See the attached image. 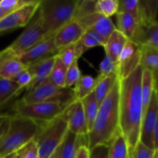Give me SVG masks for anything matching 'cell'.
<instances>
[{
	"instance_id": "cell-53",
	"label": "cell",
	"mask_w": 158,
	"mask_h": 158,
	"mask_svg": "<svg viewBox=\"0 0 158 158\" xmlns=\"http://www.w3.org/2000/svg\"><path fill=\"white\" fill-rule=\"evenodd\" d=\"M128 158H131V157H130V155H129V157H128Z\"/></svg>"
},
{
	"instance_id": "cell-22",
	"label": "cell",
	"mask_w": 158,
	"mask_h": 158,
	"mask_svg": "<svg viewBox=\"0 0 158 158\" xmlns=\"http://www.w3.org/2000/svg\"><path fill=\"white\" fill-rule=\"evenodd\" d=\"M129 148L124 137L119 130L109 143L108 158H128Z\"/></svg>"
},
{
	"instance_id": "cell-35",
	"label": "cell",
	"mask_w": 158,
	"mask_h": 158,
	"mask_svg": "<svg viewBox=\"0 0 158 158\" xmlns=\"http://www.w3.org/2000/svg\"><path fill=\"white\" fill-rule=\"evenodd\" d=\"M20 158H39V151L33 139L17 151Z\"/></svg>"
},
{
	"instance_id": "cell-49",
	"label": "cell",
	"mask_w": 158,
	"mask_h": 158,
	"mask_svg": "<svg viewBox=\"0 0 158 158\" xmlns=\"http://www.w3.org/2000/svg\"><path fill=\"white\" fill-rule=\"evenodd\" d=\"M152 158H158V149H155L154 151V154H153Z\"/></svg>"
},
{
	"instance_id": "cell-43",
	"label": "cell",
	"mask_w": 158,
	"mask_h": 158,
	"mask_svg": "<svg viewBox=\"0 0 158 158\" xmlns=\"http://www.w3.org/2000/svg\"><path fill=\"white\" fill-rule=\"evenodd\" d=\"M75 158H89V149L88 147L86 145L80 147L77 150Z\"/></svg>"
},
{
	"instance_id": "cell-52",
	"label": "cell",
	"mask_w": 158,
	"mask_h": 158,
	"mask_svg": "<svg viewBox=\"0 0 158 158\" xmlns=\"http://www.w3.org/2000/svg\"><path fill=\"white\" fill-rule=\"evenodd\" d=\"M140 3H141V0H140Z\"/></svg>"
},
{
	"instance_id": "cell-26",
	"label": "cell",
	"mask_w": 158,
	"mask_h": 158,
	"mask_svg": "<svg viewBox=\"0 0 158 158\" xmlns=\"http://www.w3.org/2000/svg\"><path fill=\"white\" fill-rule=\"evenodd\" d=\"M97 84V78H94L89 75H82L74 85V94L76 99L83 100L89 94L94 92Z\"/></svg>"
},
{
	"instance_id": "cell-23",
	"label": "cell",
	"mask_w": 158,
	"mask_h": 158,
	"mask_svg": "<svg viewBox=\"0 0 158 158\" xmlns=\"http://www.w3.org/2000/svg\"><path fill=\"white\" fill-rule=\"evenodd\" d=\"M154 73H153V71L143 68L141 83L143 117L144 116L145 113L148 110L150 101H151V96L154 92Z\"/></svg>"
},
{
	"instance_id": "cell-18",
	"label": "cell",
	"mask_w": 158,
	"mask_h": 158,
	"mask_svg": "<svg viewBox=\"0 0 158 158\" xmlns=\"http://www.w3.org/2000/svg\"><path fill=\"white\" fill-rule=\"evenodd\" d=\"M77 21L83 26L84 30L89 29H92L102 35L106 40L113 32L117 29L110 19L97 12Z\"/></svg>"
},
{
	"instance_id": "cell-25",
	"label": "cell",
	"mask_w": 158,
	"mask_h": 158,
	"mask_svg": "<svg viewBox=\"0 0 158 158\" xmlns=\"http://www.w3.org/2000/svg\"><path fill=\"white\" fill-rule=\"evenodd\" d=\"M81 102L83 111H84L85 117H86L88 133H89L94 126L99 109V105L97 101V99H96L94 91L89 94L87 97L81 100Z\"/></svg>"
},
{
	"instance_id": "cell-46",
	"label": "cell",
	"mask_w": 158,
	"mask_h": 158,
	"mask_svg": "<svg viewBox=\"0 0 158 158\" xmlns=\"http://www.w3.org/2000/svg\"><path fill=\"white\" fill-rule=\"evenodd\" d=\"M11 115H6V114H0V124L2 123L4 120H6V119L9 118Z\"/></svg>"
},
{
	"instance_id": "cell-42",
	"label": "cell",
	"mask_w": 158,
	"mask_h": 158,
	"mask_svg": "<svg viewBox=\"0 0 158 158\" xmlns=\"http://www.w3.org/2000/svg\"><path fill=\"white\" fill-rule=\"evenodd\" d=\"M12 117V116H10L9 118L6 119V120H4V121L0 124V140L6 135V134L8 132V131H9Z\"/></svg>"
},
{
	"instance_id": "cell-4",
	"label": "cell",
	"mask_w": 158,
	"mask_h": 158,
	"mask_svg": "<svg viewBox=\"0 0 158 158\" xmlns=\"http://www.w3.org/2000/svg\"><path fill=\"white\" fill-rule=\"evenodd\" d=\"M77 0H41L37 14L49 36L73 19Z\"/></svg>"
},
{
	"instance_id": "cell-27",
	"label": "cell",
	"mask_w": 158,
	"mask_h": 158,
	"mask_svg": "<svg viewBox=\"0 0 158 158\" xmlns=\"http://www.w3.org/2000/svg\"><path fill=\"white\" fill-rule=\"evenodd\" d=\"M140 46V66L153 72L158 71V49L145 45Z\"/></svg>"
},
{
	"instance_id": "cell-40",
	"label": "cell",
	"mask_w": 158,
	"mask_h": 158,
	"mask_svg": "<svg viewBox=\"0 0 158 158\" xmlns=\"http://www.w3.org/2000/svg\"><path fill=\"white\" fill-rule=\"evenodd\" d=\"M109 144H100L89 150V158H108Z\"/></svg>"
},
{
	"instance_id": "cell-30",
	"label": "cell",
	"mask_w": 158,
	"mask_h": 158,
	"mask_svg": "<svg viewBox=\"0 0 158 158\" xmlns=\"http://www.w3.org/2000/svg\"><path fill=\"white\" fill-rule=\"evenodd\" d=\"M139 45H145L158 49V22L157 20L143 27Z\"/></svg>"
},
{
	"instance_id": "cell-45",
	"label": "cell",
	"mask_w": 158,
	"mask_h": 158,
	"mask_svg": "<svg viewBox=\"0 0 158 158\" xmlns=\"http://www.w3.org/2000/svg\"><path fill=\"white\" fill-rule=\"evenodd\" d=\"M154 73V90L155 92L156 96L158 100V71H155Z\"/></svg>"
},
{
	"instance_id": "cell-50",
	"label": "cell",
	"mask_w": 158,
	"mask_h": 158,
	"mask_svg": "<svg viewBox=\"0 0 158 158\" xmlns=\"http://www.w3.org/2000/svg\"><path fill=\"white\" fill-rule=\"evenodd\" d=\"M16 154H17V153H16ZM15 158H20V157L18 155V154H16V157H15Z\"/></svg>"
},
{
	"instance_id": "cell-20",
	"label": "cell",
	"mask_w": 158,
	"mask_h": 158,
	"mask_svg": "<svg viewBox=\"0 0 158 158\" xmlns=\"http://www.w3.org/2000/svg\"><path fill=\"white\" fill-rule=\"evenodd\" d=\"M128 42V39L120 31L116 29L106 40L103 46L106 52V56L112 59L114 61L117 62L120 52Z\"/></svg>"
},
{
	"instance_id": "cell-11",
	"label": "cell",
	"mask_w": 158,
	"mask_h": 158,
	"mask_svg": "<svg viewBox=\"0 0 158 158\" xmlns=\"http://www.w3.org/2000/svg\"><path fill=\"white\" fill-rule=\"evenodd\" d=\"M60 116L68 125V129L78 136H87L88 129L83 105L80 100H75L66 106Z\"/></svg>"
},
{
	"instance_id": "cell-31",
	"label": "cell",
	"mask_w": 158,
	"mask_h": 158,
	"mask_svg": "<svg viewBox=\"0 0 158 158\" xmlns=\"http://www.w3.org/2000/svg\"><path fill=\"white\" fill-rule=\"evenodd\" d=\"M118 6L117 0H97L95 11L97 13L110 18L118 12Z\"/></svg>"
},
{
	"instance_id": "cell-29",
	"label": "cell",
	"mask_w": 158,
	"mask_h": 158,
	"mask_svg": "<svg viewBox=\"0 0 158 158\" xmlns=\"http://www.w3.org/2000/svg\"><path fill=\"white\" fill-rule=\"evenodd\" d=\"M67 68V66L60 60V57L58 56H56L55 63L52 66L48 80L55 86H59V87H65Z\"/></svg>"
},
{
	"instance_id": "cell-7",
	"label": "cell",
	"mask_w": 158,
	"mask_h": 158,
	"mask_svg": "<svg viewBox=\"0 0 158 158\" xmlns=\"http://www.w3.org/2000/svg\"><path fill=\"white\" fill-rule=\"evenodd\" d=\"M63 108L56 103L38 102L25 103L19 100L14 105L13 116L30 119L40 123H47L61 114Z\"/></svg>"
},
{
	"instance_id": "cell-41",
	"label": "cell",
	"mask_w": 158,
	"mask_h": 158,
	"mask_svg": "<svg viewBox=\"0 0 158 158\" xmlns=\"http://www.w3.org/2000/svg\"><path fill=\"white\" fill-rule=\"evenodd\" d=\"M80 41L81 42L82 44L84 46V47L86 49H90V48L93 47H96V46H101V43L88 31H85L83 35H82L81 39L80 40Z\"/></svg>"
},
{
	"instance_id": "cell-51",
	"label": "cell",
	"mask_w": 158,
	"mask_h": 158,
	"mask_svg": "<svg viewBox=\"0 0 158 158\" xmlns=\"http://www.w3.org/2000/svg\"><path fill=\"white\" fill-rule=\"evenodd\" d=\"M2 0H0V2H2Z\"/></svg>"
},
{
	"instance_id": "cell-12",
	"label": "cell",
	"mask_w": 158,
	"mask_h": 158,
	"mask_svg": "<svg viewBox=\"0 0 158 158\" xmlns=\"http://www.w3.org/2000/svg\"><path fill=\"white\" fill-rule=\"evenodd\" d=\"M58 51L54 43L53 35H52L23 52L19 57L22 63L29 67L48 58L55 56L58 54Z\"/></svg>"
},
{
	"instance_id": "cell-36",
	"label": "cell",
	"mask_w": 158,
	"mask_h": 158,
	"mask_svg": "<svg viewBox=\"0 0 158 158\" xmlns=\"http://www.w3.org/2000/svg\"><path fill=\"white\" fill-rule=\"evenodd\" d=\"M117 73V62L106 56L100 65V77H105L112 73Z\"/></svg>"
},
{
	"instance_id": "cell-47",
	"label": "cell",
	"mask_w": 158,
	"mask_h": 158,
	"mask_svg": "<svg viewBox=\"0 0 158 158\" xmlns=\"http://www.w3.org/2000/svg\"><path fill=\"white\" fill-rule=\"evenodd\" d=\"M7 14H9V12H7L6 11H5L2 8L0 7V19H2L4 16H6Z\"/></svg>"
},
{
	"instance_id": "cell-38",
	"label": "cell",
	"mask_w": 158,
	"mask_h": 158,
	"mask_svg": "<svg viewBox=\"0 0 158 158\" xmlns=\"http://www.w3.org/2000/svg\"><path fill=\"white\" fill-rule=\"evenodd\" d=\"M154 151L139 141L134 151L129 153V155L131 158H152Z\"/></svg>"
},
{
	"instance_id": "cell-32",
	"label": "cell",
	"mask_w": 158,
	"mask_h": 158,
	"mask_svg": "<svg viewBox=\"0 0 158 158\" xmlns=\"http://www.w3.org/2000/svg\"><path fill=\"white\" fill-rule=\"evenodd\" d=\"M81 76V72H80L78 66V60L76 59L67 68L65 87L72 88V86L77 83Z\"/></svg>"
},
{
	"instance_id": "cell-28",
	"label": "cell",
	"mask_w": 158,
	"mask_h": 158,
	"mask_svg": "<svg viewBox=\"0 0 158 158\" xmlns=\"http://www.w3.org/2000/svg\"><path fill=\"white\" fill-rule=\"evenodd\" d=\"M20 93L19 86L15 82L0 77V109Z\"/></svg>"
},
{
	"instance_id": "cell-13",
	"label": "cell",
	"mask_w": 158,
	"mask_h": 158,
	"mask_svg": "<svg viewBox=\"0 0 158 158\" xmlns=\"http://www.w3.org/2000/svg\"><path fill=\"white\" fill-rule=\"evenodd\" d=\"M158 114V100L155 92H153L148 110L142 119L140 141L145 146L154 150V133Z\"/></svg>"
},
{
	"instance_id": "cell-1",
	"label": "cell",
	"mask_w": 158,
	"mask_h": 158,
	"mask_svg": "<svg viewBox=\"0 0 158 158\" xmlns=\"http://www.w3.org/2000/svg\"><path fill=\"white\" fill-rule=\"evenodd\" d=\"M143 69L139 66L131 75L120 80V130L127 143L129 153L140 141L143 118L141 83Z\"/></svg>"
},
{
	"instance_id": "cell-15",
	"label": "cell",
	"mask_w": 158,
	"mask_h": 158,
	"mask_svg": "<svg viewBox=\"0 0 158 158\" xmlns=\"http://www.w3.org/2000/svg\"><path fill=\"white\" fill-rule=\"evenodd\" d=\"M116 15L117 29L120 31L128 40L139 45L144 26L134 15L128 12H117Z\"/></svg>"
},
{
	"instance_id": "cell-24",
	"label": "cell",
	"mask_w": 158,
	"mask_h": 158,
	"mask_svg": "<svg viewBox=\"0 0 158 158\" xmlns=\"http://www.w3.org/2000/svg\"><path fill=\"white\" fill-rule=\"evenodd\" d=\"M118 12H128L136 17L144 26L148 25V20L140 0H117Z\"/></svg>"
},
{
	"instance_id": "cell-19",
	"label": "cell",
	"mask_w": 158,
	"mask_h": 158,
	"mask_svg": "<svg viewBox=\"0 0 158 158\" xmlns=\"http://www.w3.org/2000/svg\"><path fill=\"white\" fill-rule=\"evenodd\" d=\"M55 59L56 56L28 67L32 72L33 79L30 84L25 89L26 93L32 90L49 79L51 70L55 63Z\"/></svg>"
},
{
	"instance_id": "cell-14",
	"label": "cell",
	"mask_w": 158,
	"mask_h": 158,
	"mask_svg": "<svg viewBox=\"0 0 158 158\" xmlns=\"http://www.w3.org/2000/svg\"><path fill=\"white\" fill-rule=\"evenodd\" d=\"M85 30L77 20L72 19L54 33L53 40L58 49L76 44L81 39Z\"/></svg>"
},
{
	"instance_id": "cell-10",
	"label": "cell",
	"mask_w": 158,
	"mask_h": 158,
	"mask_svg": "<svg viewBox=\"0 0 158 158\" xmlns=\"http://www.w3.org/2000/svg\"><path fill=\"white\" fill-rule=\"evenodd\" d=\"M140 65V46L128 40L117 60V75L120 80L129 77Z\"/></svg>"
},
{
	"instance_id": "cell-44",
	"label": "cell",
	"mask_w": 158,
	"mask_h": 158,
	"mask_svg": "<svg viewBox=\"0 0 158 158\" xmlns=\"http://www.w3.org/2000/svg\"><path fill=\"white\" fill-rule=\"evenodd\" d=\"M154 150L158 149V114H157V121H156L155 128H154Z\"/></svg>"
},
{
	"instance_id": "cell-2",
	"label": "cell",
	"mask_w": 158,
	"mask_h": 158,
	"mask_svg": "<svg viewBox=\"0 0 158 158\" xmlns=\"http://www.w3.org/2000/svg\"><path fill=\"white\" fill-rule=\"evenodd\" d=\"M120 80H117L103 101L99 106L97 117L88 133L89 150L100 144H109L120 130Z\"/></svg>"
},
{
	"instance_id": "cell-54",
	"label": "cell",
	"mask_w": 158,
	"mask_h": 158,
	"mask_svg": "<svg viewBox=\"0 0 158 158\" xmlns=\"http://www.w3.org/2000/svg\"><path fill=\"white\" fill-rule=\"evenodd\" d=\"M0 35H1V34H0Z\"/></svg>"
},
{
	"instance_id": "cell-5",
	"label": "cell",
	"mask_w": 158,
	"mask_h": 158,
	"mask_svg": "<svg viewBox=\"0 0 158 158\" xmlns=\"http://www.w3.org/2000/svg\"><path fill=\"white\" fill-rule=\"evenodd\" d=\"M68 125L61 116L42 123L40 131L33 138L39 151V158H49L63 141L68 132Z\"/></svg>"
},
{
	"instance_id": "cell-21",
	"label": "cell",
	"mask_w": 158,
	"mask_h": 158,
	"mask_svg": "<svg viewBox=\"0 0 158 158\" xmlns=\"http://www.w3.org/2000/svg\"><path fill=\"white\" fill-rule=\"evenodd\" d=\"M97 78V84L94 89V94H95L98 105L100 106V103L103 101V100L110 92L111 89L119 78L118 75L116 73L110 74L105 77H100V76H98V77Z\"/></svg>"
},
{
	"instance_id": "cell-17",
	"label": "cell",
	"mask_w": 158,
	"mask_h": 158,
	"mask_svg": "<svg viewBox=\"0 0 158 158\" xmlns=\"http://www.w3.org/2000/svg\"><path fill=\"white\" fill-rule=\"evenodd\" d=\"M20 57L8 46L0 51V77L11 80L16 74L26 69Z\"/></svg>"
},
{
	"instance_id": "cell-48",
	"label": "cell",
	"mask_w": 158,
	"mask_h": 158,
	"mask_svg": "<svg viewBox=\"0 0 158 158\" xmlns=\"http://www.w3.org/2000/svg\"><path fill=\"white\" fill-rule=\"evenodd\" d=\"M16 152L15 153H12V154H9V155L6 156V157H3L2 158H15V157H16Z\"/></svg>"
},
{
	"instance_id": "cell-8",
	"label": "cell",
	"mask_w": 158,
	"mask_h": 158,
	"mask_svg": "<svg viewBox=\"0 0 158 158\" xmlns=\"http://www.w3.org/2000/svg\"><path fill=\"white\" fill-rule=\"evenodd\" d=\"M40 1L32 0L26 3L0 19V34L4 35L8 32L27 26L36 14Z\"/></svg>"
},
{
	"instance_id": "cell-39",
	"label": "cell",
	"mask_w": 158,
	"mask_h": 158,
	"mask_svg": "<svg viewBox=\"0 0 158 158\" xmlns=\"http://www.w3.org/2000/svg\"><path fill=\"white\" fill-rule=\"evenodd\" d=\"M31 1L32 0H2L0 2V7L9 13L17 8Z\"/></svg>"
},
{
	"instance_id": "cell-33",
	"label": "cell",
	"mask_w": 158,
	"mask_h": 158,
	"mask_svg": "<svg viewBox=\"0 0 158 158\" xmlns=\"http://www.w3.org/2000/svg\"><path fill=\"white\" fill-rule=\"evenodd\" d=\"M141 6L148 20V24L156 21L158 12V0H141Z\"/></svg>"
},
{
	"instance_id": "cell-6",
	"label": "cell",
	"mask_w": 158,
	"mask_h": 158,
	"mask_svg": "<svg viewBox=\"0 0 158 158\" xmlns=\"http://www.w3.org/2000/svg\"><path fill=\"white\" fill-rule=\"evenodd\" d=\"M75 100L77 99L73 88L59 87L47 80L32 90L26 92L20 100L25 103L51 102L57 103L64 109Z\"/></svg>"
},
{
	"instance_id": "cell-9",
	"label": "cell",
	"mask_w": 158,
	"mask_h": 158,
	"mask_svg": "<svg viewBox=\"0 0 158 158\" xmlns=\"http://www.w3.org/2000/svg\"><path fill=\"white\" fill-rule=\"evenodd\" d=\"M35 15V18L29 23L27 28L9 46L19 56L37 43L49 37L37 12Z\"/></svg>"
},
{
	"instance_id": "cell-34",
	"label": "cell",
	"mask_w": 158,
	"mask_h": 158,
	"mask_svg": "<svg viewBox=\"0 0 158 158\" xmlns=\"http://www.w3.org/2000/svg\"><path fill=\"white\" fill-rule=\"evenodd\" d=\"M32 79H33V76H32V72L27 67L16 74L10 80L15 82L19 86L20 90L23 91L25 90V89L30 84L31 82L32 81Z\"/></svg>"
},
{
	"instance_id": "cell-3",
	"label": "cell",
	"mask_w": 158,
	"mask_h": 158,
	"mask_svg": "<svg viewBox=\"0 0 158 158\" xmlns=\"http://www.w3.org/2000/svg\"><path fill=\"white\" fill-rule=\"evenodd\" d=\"M41 125L30 119L12 116L9 131L0 140V158L17 152L32 140L40 131Z\"/></svg>"
},
{
	"instance_id": "cell-37",
	"label": "cell",
	"mask_w": 158,
	"mask_h": 158,
	"mask_svg": "<svg viewBox=\"0 0 158 158\" xmlns=\"http://www.w3.org/2000/svg\"><path fill=\"white\" fill-rule=\"evenodd\" d=\"M56 56L60 57V60L68 67L73 62L74 60L77 59L76 57L75 44L70 45V46H66V47H63L62 49H59L58 54Z\"/></svg>"
},
{
	"instance_id": "cell-16",
	"label": "cell",
	"mask_w": 158,
	"mask_h": 158,
	"mask_svg": "<svg viewBox=\"0 0 158 158\" xmlns=\"http://www.w3.org/2000/svg\"><path fill=\"white\" fill-rule=\"evenodd\" d=\"M83 145L88 147L87 136H78L68 131L63 141L49 158H75L77 150Z\"/></svg>"
}]
</instances>
